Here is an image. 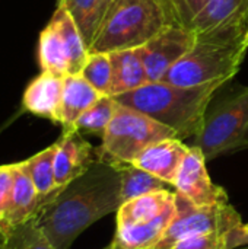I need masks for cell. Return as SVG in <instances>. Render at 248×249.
Wrapping results in <instances>:
<instances>
[{
    "instance_id": "obj_1",
    "label": "cell",
    "mask_w": 248,
    "mask_h": 249,
    "mask_svg": "<svg viewBox=\"0 0 248 249\" xmlns=\"http://www.w3.org/2000/svg\"><path fill=\"white\" fill-rule=\"evenodd\" d=\"M117 169L96 160L83 175L58 188L34 217L35 225L56 249H69L96 220L121 206Z\"/></svg>"
},
{
    "instance_id": "obj_2",
    "label": "cell",
    "mask_w": 248,
    "mask_h": 249,
    "mask_svg": "<svg viewBox=\"0 0 248 249\" xmlns=\"http://www.w3.org/2000/svg\"><path fill=\"white\" fill-rule=\"evenodd\" d=\"M227 82L197 86H178L167 82H148L142 88L114 96L120 105L140 111L172 128L180 140L196 137L205 123L215 93Z\"/></svg>"
},
{
    "instance_id": "obj_3",
    "label": "cell",
    "mask_w": 248,
    "mask_h": 249,
    "mask_svg": "<svg viewBox=\"0 0 248 249\" xmlns=\"http://www.w3.org/2000/svg\"><path fill=\"white\" fill-rule=\"evenodd\" d=\"M172 23H181L172 0H113L96 29L89 54L143 47Z\"/></svg>"
},
{
    "instance_id": "obj_4",
    "label": "cell",
    "mask_w": 248,
    "mask_h": 249,
    "mask_svg": "<svg viewBox=\"0 0 248 249\" xmlns=\"http://www.w3.org/2000/svg\"><path fill=\"white\" fill-rule=\"evenodd\" d=\"M247 51L248 28H227L200 35L196 45L161 82L178 86L228 82L240 71Z\"/></svg>"
},
{
    "instance_id": "obj_5",
    "label": "cell",
    "mask_w": 248,
    "mask_h": 249,
    "mask_svg": "<svg viewBox=\"0 0 248 249\" xmlns=\"http://www.w3.org/2000/svg\"><path fill=\"white\" fill-rule=\"evenodd\" d=\"M172 137H177L172 128L140 111L118 104L115 115L102 136L96 158L110 165L133 163L151 144Z\"/></svg>"
},
{
    "instance_id": "obj_6",
    "label": "cell",
    "mask_w": 248,
    "mask_h": 249,
    "mask_svg": "<svg viewBox=\"0 0 248 249\" xmlns=\"http://www.w3.org/2000/svg\"><path fill=\"white\" fill-rule=\"evenodd\" d=\"M193 146L202 150L206 160L248 149V88L206 114Z\"/></svg>"
},
{
    "instance_id": "obj_7",
    "label": "cell",
    "mask_w": 248,
    "mask_h": 249,
    "mask_svg": "<svg viewBox=\"0 0 248 249\" xmlns=\"http://www.w3.org/2000/svg\"><path fill=\"white\" fill-rule=\"evenodd\" d=\"M243 223L240 213L228 203L196 206L175 193V216L153 249L172 248L180 239L203 233H227Z\"/></svg>"
},
{
    "instance_id": "obj_8",
    "label": "cell",
    "mask_w": 248,
    "mask_h": 249,
    "mask_svg": "<svg viewBox=\"0 0 248 249\" xmlns=\"http://www.w3.org/2000/svg\"><path fill=\"white\" fill-rule=\"evenodd\" d=\"M197 42L194 31L183 23H172L143 45V61L149 82H161Z\"/></svg>"
},
{
    "instance_id": "obj_9",
    "label": "cell",
    "mask_w": 248,
    "mask_h": 249,
    "mask_svg": "<svg viewBox=\"0 0 248 249\" xmlns=\"http://www.w3.org/2000/svg\"><path fill=\"white\" fill-rule=\"evenodd\" d=\"M174 190L196 206L228 203L227 191L212 182L206 169V158L196 146H190L177 174Z\"/></svg>"
},
{
    "instance_id": "obj_10",
    "label": "cell",
    "mask_w": 248,
    "mask_h": 249,
    "mask_svg": "<svg viewBox=\"0 0 248 249\" xmlns=\"http://www.w3.org/2000/svg\"><path fill=\"white\" fill-rule=\"evenodd\" d=\"M96 160V150L82 137V133L76 130L63 131L54 158L56 187H66L83 175Z\"/></svg>"
},
{
    "instance_id": "obj_11",
    "label": "cell",
    "mask_w": 248,
    "mask_h": 249,
    "mask_svg": "<svg viewBox=\"0 0 248 249\" xmlns=\"http://www.w3.org/2000/svg\"><path fill=\"white\" fill-rule=\"evenodd\" d=\"M41 206L42 200L26 171L25 163H13V188L0 236L3 238L18 226L32 220Z\"/></svg>"
},
{
    "instance_id": "obj_12",
    "label": "cell",
    "mask_w": 248,
    "mask_h": 249,
    "mask_svg": "<svg viewBox=\"0 0 248 249\" xmlns=\"http://www.w3.org/2000/svg\"><path fill=\"white\" fill-rule=\"evenodd\" d=\"M189 150L190 147L183 140L177 137L165 139L145 149L132 165L174 187L177 174Z\"/></svg>"
},
{
    "instance_id": "obj_13",
    "label": "cell",
    "mask_w": 248,
    "mask_h": 249,
    "mask_svg": "<svg viewBox=\"0 0 248 249\" xmlns=\"http://www.w3.org/2000/svg\"><path fill=\"white\" fill-rule=\"evenodd\" d=\"M64 77L48 71H41L23 93V108L38 117L60 123V105Z\"/></svg>"
},
{
    "instance_id": "obj_14",
    "label": "cell",
    "mask_w": 248,
    "mask_h": 249,
    "mask_svg": "<svg viewBox=\"0 0 248 249\" xmlns=\"http://www.w3.org/2000/svg\"><path fill=\"white\" fill-rule=\"evenodd\" d=\"M243 0H206L184 23L197 36L227 28H248L241 16Z\"/></svg>"
},
{
    "instance_id": "obj_15",
    "label": "cell",
    "mask_w": 248,
    "mask_h": 249,
    "mask_svg": "<svg viewBox=\"0 0 248 249\" xmlns=\"http://www.w3.org/2000/svg\"><path fill=\"white\" fill-rule=\"evenodd\" d=\"M175 216V203L151 222L117 226L114 239L107 249H153L162 239Z\"/></svg>"
},
{
    "instance_id": "obj_16",
    "label": "cell",
    "mask_w": 248,
    "mask_h": 249,
    "mask_svg": "<svg viewBox=\"0 0 248 249\" xmlns=\"http://www.w3.org/2000/svg\"><path fill=\"white\" fill-rule=\"evenodd\" d=\"M110 58L113 67L111 96L133 92L149 82L142 47L110 53Z\"/></svg>"
},
{
    "instance_id": "obj_17",
    "label": "cell",
    "mask_w": 248,
    "mask_h": 249,
    "mask_svg": "<svg viewBox=\"0 0 248 249\" xmlns=\"http://www.w3.org/2000/svg\"><path fill=\"white\" fill-rule=\"evenodd\" d=\"M102 95L80 74H69L63 80L60 123L63 131H72L77 118L91 108Z\"/></svg>"
},
{
    "instance_id": "obj_18",
    "label": "cell",
    "mask_w": 248,
    "mask_h": 249,
    "mask_svg": "<svg viewBox=\"0 0 248 249\" xmlns=\"http://www.w3.org/2000/svg\"><path fill=\"white\" fill-rule=\"evenodd\" d=\"M175 203V191L171 190H159L153 193H148L132 198L123 203L115 212V225L117 226H129L136 223L151 222L159 214H162L167 209L174 206Z\"/></svg>"
},
{
    "instance_id": "obj_19",
    "label": "cell",
    "mask_w": 248,
    "mask_h": 249,
    "mask_svg": "<svg viewBox=\"0 0 248 249\" xmlns=\"http://www.w3.org/2000/svg\"><path fill=\"white\" fill-rule=\"evenodd\" d=\"M38 61L42 71H48L60 77L69 76V53L58 25L53 18L39 34Z\"/></svg>"
},
{
    "instance_id": "obj_20",
    "label": "cell",
    "mask_w": 248,
    "mask_h": 249,
    "mask_svg": "<svg viewBox=\"0 0 248 249\" xmlns=\"http://www.w3.org/2000/svg\"><path fill=\"white\" fill-rule=\"evenodd\" d=\"M57 6L64 7L75 20L89 50L96 29L108 7L105 0H58Z\"/></svg>"
},
{
    "instance_id": "obj_21",
    "label": "cell",
    "mask_w": 248,
    "mask_h": 249,
    "mask_svg": "<svg viewBox=\"0 0 248 249\" xmlns=\"http://www.w3.org/2000/svg\"><path fill=\"white\" fill-rule=\"evenodd\" d=\"M113 166L117 169L118 177H120L121 204L148 193H153L159 190H170L168 184L151 175L149 172L136 168L132 163H120V165H113Z\"/></svg>"
},
{
    "instance_id": "obj_22",
    "label": "cell",
    "mask_w": 248,
    "mask_h": 249,
    "mask_svg": "<svg viewBox=\"0 0 248 249\" xmlns=\"http://www.w3.org/2000/svg\"><path fill=\"white\" fill-rule=\"evenodd\" d=\"M56 150H57V143L48 146L47 149L34 155L28 160H23L26 171L42 200V204L58 190L56 187V178H54Z\"/></svg>"
},
{
    "instance_id": "obj_23",
    "label": "cell",
    "mask_w": 248,
    "mask_h": 249,
    "mask_svg": "<svg viewBox=\"0 0 248 249\" xmlns=\"http://www.w3.org/2000/svg\"><path fill=\"white\" fill-rule=\"evenodd\" d=\"M118 102L114 96L102 95L91 108H88L75 123L73 130L102 137L111 120L115 115Z\"/></svg>"
},
{
    "instance_id": "obj_24",
    "label": "cell",
    "mask_w": 248,
    "mask_h": 249,
    "mask_svg": "<svg viewBox=\"0 0 248 249\" xmlns=\"http://www.w3.org/2000/svg\"><path fill=\"white\" fill-rule=\"evenodd\" d=\"M80 76L101 95L111 96L113 67H111L110 54H104V53L89 54V58L83 66Z\"/></svg>"
},
{
    "instance_id": "obj_25",
    "label": "cell",
    "mask_w": 248,
    "mask_h": 249,
    "mask_svg": "<svg viewBox=\"0 0 248 249\" xmlns=\"http://www.w3.org/2000/svg\"><path fill=\"white\" fill-rule=\"evenodd\" d=\"M1 239L6 249H56L35 225L34 219L18 226Z\"/></svg>"
},
{
    "instance_id": "obj_26",
    "label": "cell",
    "mask_w": 248,
    "mask_h": 249,
    "mask_svg": "<svg viewBox=\"0 0 248 249\" xmlns=\"http://www.w3.org/2000/svg\"><path fill=\"white\" fill-rule=\"evenodd\" d=\"M170 249H228V247L225 233H203L186 236Z\"/></svg>"
},
{
    "instance_id": "obj_27",
    "label": "cell",
    "mask_w": 248,
    "mask_h": 249,
    "mask_svg": "<svg viewBox=\"0 0 248 249\" xmlns=\"http://www.w3.org/2000/svg\"><path fill=\"white\" fill-rule=\"evenodd\" d=\"M12 188H13V163L0 166V231L3 226L4 216L7 213Z\"/></svg>"
},
{
    "instance_id": "obj_28",
    "label": "cell",
    "mask_w": 248,
    "mask_h": 249,
    "mask_svg": "<svg viewBox=\"0 0 248 249\" xmlns=\"http://www.w3.org/2000/svg\"><path fill=\"white\" fill-rule=\"evenodd\" d=\"M225 241L228 249H238L243 247H248V223L240 225L234 228L232 231L225 233Z\"/></svg>"
},
{
    "instance_id": "obj_29",
    "label": "cell",
    "mask_w": 248,
    "mask_h": 249,
    "mask_svg": "<svg viewBox=\"0 0 248 249\" xmlns=\"http://www.w3.org/2000/svg\"><path fill=\"white\" fill-rule=\"evenodd\" d=\"M174 6L178 12L180 20L184 25L203 4L206 0H172Z\"/></svg>"
},
{
    "instance_id": "obj_30",
    "label": "cell",
    "mask_w": 248,
    "mask_h": 249,
    "mask_svg": "<svg viewBox=\"0 0 248 249\" xmlns=\"http://www.w3.org/2000/svg\"><path fill=\"white\" fill-rule=\"evenodd\" d=\"M241 16H243L244 22L248 25V0H243V4H241Z\"/></svg>"
},
{
    "instance_id": "obj_31",
    "label": "cell",
    "mask_w": 248,
    "mask_h": 249,
    "mask_svg": "<svg viewBox=\"0 0 248 249\" xmlns=\"http://www.w3.org/2000/svg\"><path fill=\"white\" fill-rule=\"evenodd\" d=\"M0 249H6V245H4V242H3V239L0 241Z\"/></svg>"
},
{
    "instance_id": "obj_32",
    "label": "cell",
    "mask_w": 248,
    "mask_h": 249,
    "mask_svg": "<svg viewBox=\"0 0 248 249\" xmlns=\"http://www.w3.org/2000/svg\"><path fill=\"white\" fill-rule=\"evenodd\" d=\"M105 1H107V4H110V3H111L113 0H105Z\"/></svg>"
},
{
    "instance_id": "obj_33",
    "label": "cell",
    "mask_w": 248,
    "mask_h": 249,
    "mask_svg": "<svg viewBox=\"0 0 248 249\" xmlns=\"http://www.w3.org/2000/svg\"><path fill=\"white\" fill-rule=\"evenodd\" d=\"M105 249H107V248H105Z\"/></svg>"
},
{
    "instance_id": "obj_34",
    "label": "cell",
    "mask_w": 248,
    "mask_h": 249,
    "mask_svg": "<svg viewBox=\"0 0 248 249\" xmlns=\"http://www.w3.org/2000/svg\"><path fill=\"white\" fill-rule=\"evenodd\" d=\"M247 249H248V248H247Z\"/></svg>"
}]
</instances>
